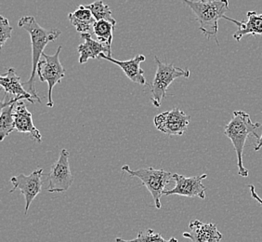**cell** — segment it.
<instances>
[{
    "mask_svg": "<svg viewBox=\"0 0 262 242\" xmlns=\"http://www.w3.org/2000/svg\"><path fill=\"white\" fill-rule=\"evenodd\" d=\"M0 85L5 91L6 95H13L15 98L26 100L31 104H35L34 97L24 88V84L20 82V76L16 74L14 68L7 69L6 75L0 76Z\"/></svg>",
    "mask_w": 262,
    "mask_h": 242,
    "instance_id": "obj_14",
    "label": "cell"
},
{
    "mask_svg": "<svg viewBox=\"0 0 262 242\" xmlns=\"http://www.w3.org/2000/svg\"><path fill=\"white\" fill-rule=\"evenodd\" d=\"M155 62L157 64V70L154 81L150 85L151 91V101L156 107H160L163 99L166 97L167 88L173 81L179 77L188 78L191 72L189 69H182L170 65L162 63L158 57H155Z\"/></svg>",
    "mask_w": 262,
    "mask_h": 242,
    "instance_id": "obj_5",
    "label": "cell"
},
{
    "mask_svg": "<svg viewBox=\"0 0 262 242\" xmlns=\"http://www.w3.org/2000/svg\"><path fill=\"white\" fill-rule=\"evenodd\" d=\"M18 26L29 33L32 44V72L29 79L23 84L35 101L41 104L40 98L35 90V75L37 73V66L40 62L41 56L44 53V49L50 42L55 41L61 35V31L57 29L48 30L43 28L33 16L21 17L18 23Z\"/></svg>",
    "mask_w": 262,
    "mask_h": 242,
    "instance_id": "obj_1",
    "label": "cell"
},
{
    "mask_svg": "<svg viewBox=\"0 0 262 242\" xmlns=\"http://www.w3.org/2000/svg\"><path fill=\"white\" fill-rule=\"evenodd\" d=\"M116 242H179L176 237L165 239L160 233H156L152 229H147L145 231L138 233L136 238L126 240L121 237H116Z\"/></svg>",
    "mask_w": 262,
    "mask_h": 242,
    "instance_id": "obj_20",
    "label": "cell"
},
{
    "mask_svg": "<svg viewBox=\"0 0 262 242\" xmlns=\"http://www.w3.org/2000/svg\"><path fill=\"white\" fill-rule=\"evenodd\" d=\"M199 1H201V2H206L207 0H199Z\"/></svg>",
    "mask_w": 262,
    "mask_h": 242,
    "instance_id": "obj_25",
    "label": "cell"
},
{
    "mask_svg": "<svg viewBox=\"0 0 262 242\" xmlns=\"http://www.w3.org/2000/svg\"><path fill=\"white\" fill-rule=\"evenodd\" d=\"M24 101L20 98L4 95L1 102V117H0V141L2 142L6 137L15 131L14 120V108L17 102Z\"/></svg>",
    "mask_w": 262,
    "mask_h": 242,
    "instance_id": "obj_15",
    "label": "cell"
},
{
    "mask_svg": "<svg viewBox=\"0 0 262 242\" xmlns=\"http://www.w3.org/2000/svg\"><path fill=\"white\" fill-rule=\"evenodd\" d=\"M191 116L178 107H174L170 111L164 112L157 115L154 123L158 131L168 136H182L187 131Z\"/></svg>",
    "mask_w": 262,
    "mask_h": 242,
    "instance_id": "obj_8",
    "label": "cell"
},
{
    "mask_svg": "<svg viewBox=\"0 0 262 242\" xmlns=\"http://www.w3.org/2000/svg\"><path fill=\"white\" fill-rule=\"evenodd\" d=\"M88 10H90L96 21H106L113 24L114 26L116 25V21L112 16V10L110 7L106 5L102 0H97L95 2L84 5Z\"/></svg>",
    "mask_w": 262,
    "mask_h": 242,
    "instance_id": "obj_19",
    "label": "cell"
},
{
    "mask_svg": "<svg viewBox=\"0 0 262 242\" xmlns=\"http://www.w3.org/2000/svg\"><path fill=\"white\" fill-rule=\"evenodd\" d=\"M260 127H262L261 123H253L249 114L238 110L233 112L232 119L224 129L225 135L231 140L236 152L238 175L241 177L248 176V171L244 167L243 163V154L246 142L249 135L256 137L257 140L259 137L257 135V131Z\"/></svg>",
    "mask_w": 262,
    "mask_h": 242,
    "instance_id": "obj_2",
    "label": "cell"
},
{
    "mask_svg": "<svg viewBox=\"0 0 262 242\" xmlns=\"http://www.w3.org/2000/svg\"><path fill=\"white\" fill-rule=\"evenodd\" d=\"M247 21L239 22L225 16V20L231 21L238 26L233 35L236 41H241L245 35H262V14H257V11L252 10L247 12Z\"/></svg>",
    "mask_w": 262,
    "mask_h": 242,
    "instance_id": "obj_16",
    "label": "cell"
},
{
    "mask_svg": "<svg viewBox=\"0 0 262 242\" xmlns=\"http://www.w3.org/2000/svg\"><path fill=\"white\" fill-rule=\"evenodd\" d=\"M81 39L84 42L78 46L79 53V64H86L90 59H99L102 53L107 56H111L112 51L105 45L98 41H94L91 34H82Z\"/></svg>",
    "mask_w": 262,
    "mask_h": 242,
    "instance_id": "obj_17",
    "label": "cell"
},
{
    "mask_svg": "<svg viewBox=\"0 0 262 242\" xmlns=\"http://www.w3.org/2000/svg\"><path fill=\"white\" fill-rule=\"evenodd\" d=\"M115 26L106 21H97L94 25V34L97 36V41L105 45L111 50L113 42V33Z\"/></svg>",
    "mask_w": 262,
    "mask_h": 242,
    "instance_id": "obj_18",
    "label": "cell"
},
{
    "mask_svg": "<svg viewBox=\"0 0 262 242\" xmlns=\"http://www.w3.org/2000/svg\"><path fill=\"white\" fill-rule=\"evenodd\" d=\"M42 175H43V169H39L32 172L30 175L19 174L10 179V183L13 185V187L10 189V193L19 189L21 195H24L26 199L25 213L26 214L28 213L32 202L34 201L36 196L41 192L42 186H43Z\"/></svg>",
    "mask_w": 262,
    "mask_h": 242,
    "instance_id": "obj_9",
    "label": "cell"
},
{
    "mask_svg": "<svg viewBox=\"0 0 262 242\" xmlns=\"http://www.w3.org/2000/svg\"><path fill=\"white\" fill-rule=\"evenodd\" d=\"M62 47L60 46L55 54L48 55L43 53V60H40L37 66V76L39 80L42 82H48L49 91H48V98L49 101L47 103V106L52 108L54 106V103L52 100V91L56 84H61V79L66 76V69L60 62V53H61Z\"/></svg>",
    "mask_w": 262,
    "mask_h": 242,
    "instance_id": "obj_6",
    "label": "cell"
},
{
    "mask_svg": "<svg viewBox=\"0 0 262 242\" xmlns=\"http://www.w3.org/2000/svg\"><path fill=\"white\" fill-rule=\"evenodd\" d=\"M189 229L190 232H184L182 236L192 242H220L222 239L216 224H205L195 219L190 223Z\"/></svg>",
    "mask_w": 262,
    "mask_h": 242,
    "instance_id": "obj_12",
    "label": "cell"
},
{
    "mask_svg": "<svg viewBox=\"0 0 262 242\" xmlns=\"http://www.w3.org/2000/svg\"><path fill=\"white\" fill-rule=\"evenodd\" d=\"M69 156L70 153L66 149H62L59 159L51 166V172L48 176V191L51 193L66 192L73 185L75 177L71 172Z\"/></svg>",
    "mask_w": 262,
    "mask_h": 242,
    "instance_id": "obj_7",
    "label": "cell"
},
{
    "mask_svg": "<svg viewBox=\"0 0 262 242\" xmlns=\"http://www.w3.org/2000/svg\"><path fill=\"white\" fill-rule=\"evenodd\" d=\"M207 177V174L200 176L184 177L181 174L174 173V181L176 186L172 189H167L164 193L165 196L178 195L182 197H200L206 198V187L203 185V180Z\"/></svg>",
    "mask_w": 262,
    "mask_h": 242,
    "instance_id": "obj_10",
    "label": "cell"
},
{
    "mask_svg": "<svg viewBox=\"0 0 262 242\" xmlns=\"http://www.w3.org/2000/svg\"><path fill=\"white\" fill-rule=\"evenodd\" d=\"M12 26H10L9 20L4 16H0V48L2 49L6 41L10 39L12 33Z\"/></svg>",
    "mask_w": 262,
    "mask_h": 242,
    "instance_id": "obj_22",
    "label": "cell"
},
{
    "mask_svg": "<svg viewBox=\"0 0 262 242\" xmlns=\"http://www.w3.org/2000/svg\"><path fill=\"white\" fill-rule=\"evenodd\" d=\"M72 26L76 27V31L82 34H94V25L97 21L95 19L91 21H80L72 16L71 13L68 15Z\"/></svg>",
    "mask_w": 262,
    "mask_h": 242,
    "instance_id": "obj_21",
    "label": "cell"
},
{
    "mask_svg": "<svg viewBox=\"0 0 262 242\" xmlns=\"http://www.w3.org/2000/svg\"><path fill=\"white\" fill-rule=\"evenodd\" d=\"M99 59L109 60L116 66H119L125 73V75L127 76V78H129L132 82L141 86L142 85L150 86L144 77V71L141 68V64L145 60V56L139 54L130 60H118L114 59L112 56H107L104 53H102Z\"/></svg>",
    "mask_w": 262,
    "mask_h": 242,
    "instance_id": "obj_11",
    "label": "cell"
},
{
    "mask_svg": "<svg viewBox=\"0 0 262 242\" xmlns=\"http://www.w3.org/2000/svg\"><path fill=\"white\" fill-rule=\"evenodd\" d=\"M14 120L16 131L20 133H27L35 141L41 143L42 135L38 129L35 126L33 116L28 111L24 101L17 102L14 108Z\"/></svg>",
    "mask_w": 262,
    "mask_h": 242,
    "instance_id": "obj_13",
    "label": "cell"
},
{
    "mask_svg": "<svg viewBox=\"0 0 262 242\" xmlns=\"http://www.w3.org/2000/svg\"><path fill=\"white\" fill-rule=\"evenodd\" d=\"M248 188H249L250 193H251V197H252L255 200H257V201L260 204V206L262 207V198L261 197H259V196L257 195V192H256V189H255V187L252 186V185H249V186H248Z\"/></svg>",
    "mask_w": 262,
    "mask_h": 242,
    "instance_id": "obj_23",
    "label": "cell"
},
{
    "mask_svg": "<svg viewBox=\"0 0 262 242\" xmlns=\"http://www.w3.org/2000/svg\"><path fill=\"white\" fill-rule=\"evenodd\" d=\"M195 14V21L199 23V29L203 34L210 39L214 37L217 45V34L219 32V20L225 19V12L229 10L228 0H209L206 2L192 1V0H182Z\"/></svg>",
    "mask_w": 262,
    "mask_h": 242,
    "instance_id": "obj_3",
    "label": "cell"
},
{
    "mask_svg": "<svg viewBox=\"0 0 262 242\" xmlns=\"http://www.w3.org/2000/svg\"><path fill=\"white\" fill-rule=\"evenodd\" d=\"M262 147V134L261 136L259 137L258 139L257 140V144L255 145V147H254V150L255 151L257 152L259 151V149Z\"/></svg>",
    "mask_w": 262,
    "mask_h": 242,
    "instance_id": "obj_24",
    "label": "cell"
},
{
    "mask_svg": "<svg viewBox=\"0 0 262 242\" xmlns=\"http://www.w3.org/2000/svg\"><path fill=\"white\" fill-rule=\"evenodd\" d=\"M122 171L126 172L131 177H136L141 180L142 185L151 193L157 209H161V197L166 191V187L174 180V173L166 172L161 169H155L152 167L131 170L128 165L122 167Z\"/></svg>",
    "mask_w": 262,
    "mask_h": 242,
    "instance_id": "obj_4",
    "label": "cell"
}]
</instances>
